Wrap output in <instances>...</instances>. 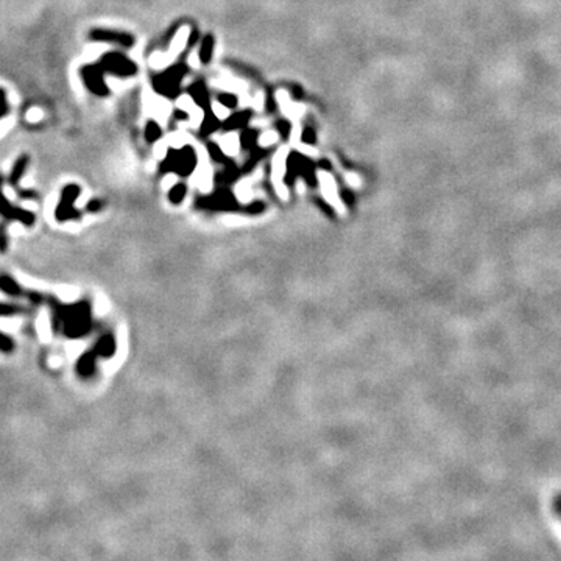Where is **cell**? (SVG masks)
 Wrapping results in <instances>:
<instances>
[{
  "instance_id": "obj_1",
  "label": "cell",
  "mask_w": 561,
  "mask_h": 561,
  "mask_svg": "<svg viewBox=\"0 0 561 561\" xmlns=\"http://www.w3.org/2000/svg\"><path fill=\"white\" fill-rule=\"evenodd\" d=\"M52 307L53 329L55 332L64 334L68 338H80L89 332L91 327V312H89L88 303L79 304H59L57 300H49Z\"/></svg>"
},
{
  "instance_id": "obj_2",
  "label": "cell",
  "mask_w": 561,
  "mask_h": 561,
  "mask_svg": "<svg viewBox=\"0 0 561 561\" xmlns=\"http://www.w3.org/2000/svg\"><path fill=\"white\" fill-rule=\"evenodd\" d=\"M80 194L79 186H70L65 187L61 194V200H59V205L57 207L55 217L58 222H68V220H75L80 217V214L76 212V209L74 207V201L76 200V196Z\"/></svg>"
},
{
  "instance_id": "obj_3",
  "label": "cell",
  "mask_w": 561,
  "mask_h": 561,
  "mask_svg": "<svg viewBox=\"0 0 561 561\" xmlns=\"http://www.w3.org/2000/svg\"><path fill=\"white\" fill-rule=\"evenodd\" d=\"M195 153L190 147H184L181 150H172L169 153V159H167L165 169L167 170H175L178 173H186L192 172L195 167Z\"/></svg>"
},
{
  "instance_id": "obj_4",
  "label": "cell",
  "mask_w": 561,
  "mask_h": 561,
  "mask_svg": "<svg viewBox=\"0 0 561 561\" xmlns=\"http://www.w3.org/2000/svg\"><path fill=\"white\" fill-rule=\"evenodd\" d=\"M184 68L183 65H176L170 70H167L165 74L159 75L156 80H154V88L156 91L167 95V97H173L178 92V88H180V81L183 79Z\"/></svg>"
},
{
  "instance_id": "obj_5",
  "label": "cell",
  "mask_w": 561,
  "mask_h": 561,
  "mask_svg": "<svg viewBox=\"0 0 561 561\" xmlns=\"http://www.w3.org/2000/svg\"><path fill=\"white\" fill-rule=\"evenodd\" d=\"M100 68L105 70H110V72H114L117 75H133L136 72L134 64L128 61L127 58H123L119 53H111V55H106L103 58V61L100 63Z\"/></svg>"
},
{
  "instance_id": "obj_6",
  "label": "cell",
  "mask_w": 561,
  "mask_h": 561,
  "mask_svg": "<svg viewBox=\"0 0 561 561\" xmlns=\"http://www.w3.org/2000/svg\"><path fill=\"white\" fill-rule=\"evenodd\" d=\"M0 214L8 220H17V222L23 223L26 226H32L34 223V216L32 212L23 211L21 207H16L5 198L0 189Z\"/></svg>"
},
{
  "instance_id": "obj_7",
  "label": "cell",
  "mask_w": 561,
  "mask_h": 561,
  "mask_svg": "<svg viewBox=\"0 0 561 561\" xmlns=\"http://www.w3.org/2000/svg\"><path fill=\"white\" fill-rule=\"evenodd\" d=\"M81 74H83V80H85L86 86L91 89L92 92L99 94V95L106 94V85L103 83V79H101L100 65H89V68H85L81 70Z\"/></svg>"
},
{
  "instance_id": "obj_8",
  "label": "cell",
  "mask_w": 561,
  "mask_h": 561,
  "mask_svg": "<svg viewBox=\"0 0 561 561\" xmlns=\"http://www.w3.org/2000/svg\"><path fill=\"white\" fill-rule=\"evenodd\" d=\"M92 38L99 41H110V43H117L121 45H131L133 44V38L130 34L117 33V32H106V30H97L92 32Z\"/></svg>"
},
{
  "instance_id": "obj_9",
  "label": "cell",
  "mask_w": 561,
  "mask_h": 561,
  "mask_svg": "<svg viewBox=\"0 0 561 561\" xmlns=\"http://www.w3.org/2000/svg\"><path fill=\"white\" fill-rule=\"evenodd\" d=\"M0 290L10 296H22L23 290L8 274H0Z\"/></svg>"
},
{
  "instance_id": "obj_10",
  "label": "cell",
  "mask_w": 561,
  "mask_h": 561,
  "mask_svg": "<svg viewBox=\"0 0 561 561\" xmlns=\"http://www.w3.org/2000/svg\"><path fill=\"white\" fill-rule=\"evenodd\" d=\"M189 92L192 95V99L196 105H200L201 108H206L209 106V94L207 89L203 85H194L189 88Z\"/></svg>"
},
{
  "instance_id": "obj_11",
  "label": "cell",
  "mask_w": 561,
  "mask_h": 561,
  "mask_svg": "<svg viewBox=\"0 0 561 561\" xmlns=\"http://www.w3.org/2000/svg\"><path fill=\"white\" fill-rule=\"evenodd\" d=\"M248 119H249L248 111H242V112H237V114H234V116H229L228 121L225 122V130L231 131V130L241 128V127H243V125H247Z\"/></svg>"
},
{
  "instance_id": "obj_12",
  "label": "cell",
  "mask_w": 561,
  "mask_h": 561,
  "mask_svg": "<svg viewBox=\"0 0 561 561\" xmlns=\"http://www.w3.org/2000/svg\"><path fill=\"white\" fill-rule=\"evenodd\" d=\"M212 47H214L212 37H206L203 39V44L200 47V58L203 63H209V59L212 57Z\"/></svg>"
},
{
  "instance_id": "obj_13",
  "label": "cell",
  "mask_w": 561,
  "mask_h": 561,
  "mask_svg": "<svg viewBox=\"0 0 561 561\" xmlns=\"http://www.w3.org/2000/svg\"><path fill=\"white\" fill-rule=\"evenodd\" d=\"M26 169H27V158H22V159L17 161L13 172H11L10 183L11 184H17V181H19L23 173H26Z\"/></svg>"
},
{
  "instance_id": "obj_14",
  "label": "cell",
  "mask_w": 561,
  "mask_h": 561,
  "mask_svg": "<svg viewBox=\"0 0 561 561\" xmlns=\"http://www.w3.org/2000/svg\"><path fill=\"white\" fill-rule=\"evenodd\" d=\"M218 117L216 114H207L205 117V121H203V134H209L212 133V131H216L218 128Z\"/></svg>"
},
{
  "instance_id": "obj_15",
  "label": "cell",
  "mask_w": 561,
  "mask_h": 561,
  "mask_svg": "<svg viewBox=\"0 0 561 561\" xmlns=\"http://www.w3.org/2000/svg\"><path fill=\"white\" fill-rule=\"evenodd\" d=\"M22 312H23V309L19 306L0 303V317H13V315H19Z\"/></svg>"
},
{
  "instance_id": "obj_16",
  "label": "cell",
  "mask_w": 561,
  "mask_h": 561,
  "mask_svg": "<svg viewBox=\"0 0 561 561\" xmlns=\"http://www.w3.org/2000/svg\"><path fill=\"white\" fill-rule=\"evenodd\" d=\"M161 133H163V131H161V128H159V125L156 123V122H150L147 125V131H145V137L148 141L150 142H153V141H156V139H159L161 137Z\"/></svg>"
},
{
  "instance_id": "obj_17",
  "label": "cell",
  "mask_w": 561,
  "mask_h": 561,
  "mask_svg": "<svg viewBox=\"0 0 561 561\" xmlns=\"http://www.w3.org/2000/svg\"><path fill=\"white\" fill-rule=\"evenodd\" d=\"M14 348V342L8 336L0 332V353H11Z\"/></svg>"
},
{
  "instance_id": "obj_18",
  "label": "cell",
  "mask_w": 561,
  "mask_h": 561,
  "mask_svg": "<svg viewBox=\"0 0 561 561\" xmlns=\"http://www.w3.org/2000/svg\"><path fill=\"white\" fill-rule=\"evenodd\" d=\"M218 103H222L223 106H226V108L231 110L237 106V99L231 94H222V95H218Z\"/></svg>"
},
{
  "instance_id": "obj_19",
  "label": "cell",
  "mask_w": 561,
  "mask_h": 561,
  "mask_svg": "<svg viewBox=\"0 0 561 561\" xmlns=\"http://www.w3.org/2000/svg\"><path fill=\"white\" fill-rule=\"evenodd\" d=\"M8 248V238H7V226L5 223H0V253H5Z\"/></svg>"
},
{
  "instance_id": "obj_20",
  "label": "cell",
  "mask_w": 561,
  "mask_h": 561,
  "mask_svg": "<svg viewBox=\"0 0 561 561\" xmlns=\"http://www.w3.org/2000/svg\"><path fill=\"white\" fill-rule=\"evenodd\" d=\"M214 114H216L218 119H228V117H229L228 108H226V106H223L222 103L214 105Z\"/></svg>"
},
{
  "instance_id": "obj_21",
  "label": "cell",
  "mask_w": 561,
  "mask_h": 561,
  "mask_svg": "<svg viewBox=\"0 0 561 561\" xmlns=\"http://www.w3.org/2000/svg\"><path fill=\"white\" fill-rule=\"evenodd\" d=\"M209 152H211L212 159L220 161V163H223V161H225V153L220 150L217 145H209Z\"/></svg>"
},
{
  "instance_id": "obj_22",
  "label": "cell",
  "mask_w": 561,
  "mask_h": 561,
  "mask_svg": "<svg viewBox=\"0 0 561 561\" xmlns=\"http://www.w3.org/2000/svg\"><path fill=\"white\" fill-rule=\"evenodd\" d=\"M242 142H243V145H249L252 147L254 142H256V133L253 130H249V131H247V133H243V136H242Z\"/></svg>"
},
{
  "instance_id": "obj_23",
  "label": "cell",
  "mask_w": 561,
  "mask_h": 561,
  "mask_svg": "<svg viewBox=\"0 0 561 561\" xmlns=\"http://www.w3.org/2000/svg\"><path fill=\"white\" fill-rule=\"evenodd\" d=\"M184 194H186V187L181 186V184H180V186H176L175 189L172 190V200L173 201H181Z\"/></svg>"
},
{
  "instance_id": "obj_24",
  "label": "cell",
  "mask_w": 561,
  "mask_h": 561,
  "mask_svg": "<svg viewBox=\"0 0 561 561\" xmlns=\"http://www.w3.org/2000/svg\"><path fill=\"white\" fill-rule=\"evenodd\" d=\"M303 141L306 142V144H314V142H315V133H314V131L310 130V128L304 130V133H303Z\"/></svg>"
},
{
  "instance_id": "obj_25",
  "label": "cell",
  "mask_w": 561,
  "mask_h": 561,
  "mask_svg": "<svg viewBox=\"0 0 561 561\" xmlns=\"http://www.w3.org/2000/svg\"><path fill=\"white\" fill-rule=\"evenodd\" d=\"M274 141H276V134H274V133H267V134L262 136L261 144H262V145H268V144H272V142H274Z\"/></svg>"
},
{
  "instance_id": "obj_26",
  "label": "cell",
  "mask_w": 561,
  "mask_h": 561,
  "mask_svg": "<svg viewBox=\"0 0 561 561\" xmlns=\"http://www.w3.org/2000/svg\"><path fill=\"white\" fill-rule=\"evenodd\" d=\"M278 128L280 130V133H283L284 136H289V133H290V123L289 122H279Z\"/></svg>"
},
{
  "instance_id": "obj_27",
  "label": "cell",
  "mask_w": 561,
  "mask_h": 561,
  "mask_svg": "<svg viewBox=\"0 0 561 561\" xmlns=\"http://www.w3.org/2000/svg\"><path fill=\"white\" fill-rule=\"evenodd\" d=\"M100 207H101V203H100L99 200H94V201H91V203H89V205H88V211L97 212Z\"/></svg>"
},
{
  "instance_id": "obj_28",
  "label": "cell",
  "mask_w": 561,
  "mask_h": 561,
  "mask_svg": "<svg viewBox=\"0 0 561 561\" xmlns=\"http://www.w3.org/2000/svg\"><path fill=\"white\" fill-rule=\"evenodd\" d=\"M5 110V101L2 97V92H0V116H2V111Z\"/></svg>"
},
{
  "instance_id": "obj_29",
  "label": "cell",
  "mask_w": 561,
  "mask_h": 561,
  "mask_svg": "<svg viewBox=\"0 0 561 561\" xmlns=\"http://www.w3.org/2000/svg\"><path fill=\"white\" fill-rule=\"evenodd\" d=\"M558 511H560V513H561V499H560V500H558Z\"/></svg>"
}]
</instances>
